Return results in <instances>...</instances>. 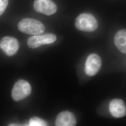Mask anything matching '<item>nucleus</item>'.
<instances>
[{"mask_svg": "<svg viewBox=\"0 0 126 126\" xmlns=\"http://www.w3.org/2000/svg\"><path fill=\"white\" fill-rule=\"evenodd\" d=\"M20 32L33 36L43 34L45 31L44 25L40 21L32 18H25L22 20L18 25Z\"/></svg>", "mask_w": 126, "mask_h": 126, "instance_id": "nucleus-1", "label": "nucleus"}, {"mask_svg": "<svg viewBox=\"0 0 126 126\" xmlns=\"http://www.w3.org/2000/svg\"><path fill=\"white\" fill-rule=\"evenodd\" d=\"M75 27L80 31L93 32L98 27V23L94 16L90 13H82L76 19Z\"/></svg>", "mask_w": 126, "mask_h": 126, "instance_id": "nucleus-2", "label": "nucleus"}, {"mask_svg": "<svg viewBox=\"0 0 126 126\" xmlns=\"http://www.w3.org/2000/svg\"><path fill=\"white\" fill-rule=\"evenodd\" d=\"M31 91L32 87L30 83L25 80L20 79L15 83L12 90L11 95L15 101H18L29 96Z\"/></svg>", "mask_w": 126, "mask_h": 126, "instance_id": "nucleus-3", "label": "nucleus"}, {"mask_svg": "<svg viewBox=\"0 0 126 126\" xmlns=\"http://www.w3.org/2000/svg\"><path fill=\"white\" fill-rule=\"evenodd\" d=\"M57 39V37L53 34H48L44 35H35L30 37L27 40L28 46L35 49L41 45L50 44L54 43Z\"/></svg>", "mask_w": 126, "mask_h": 126, "instance_id": "nucleus-4", "label": "nucleus"}, {"mask_svg": "<svg viewBox=\"0 0 126 126\" xmlns=\"http://www.w3.org/2000/svg\"><path fill=\"white\" fill-rule=\"evenodd\" d=\"M102 65V61L97 54H90L86 60L85 72L89 76H93L99 72Z\"/></svg>", "mask_w": 126, "mask_h": 126, "instance_id": "nucleus-5", "label": "nucleus"}, {"mask_svg": "<svg viewBox=\"0 0 126 126\" xmlns=\"http://www.w3.org/2000/svg\"><path fill=\"white\" fill-rule=\"evenodd\" d=\"M19 48V44L18 40L14 37L5 36L0 41V48L9 57L16 54Z\"/></svg>", "mask_w": 126, "mask_h": 126, "instance_id": "nucleus-6", "label": "nucleus"}, {"mask_svg": "<svg viewBox=\"0 0 126 126\" xmlns=\"http://www.w3.org/2000/svg\"><path fill=\"white\" fill-rule=\"evenodd\" d=\"M34 9L38 13L50 16L56 12L57 7L51 0H35Z\"/></svg>", "mask_w": 126, "mask_h": 126, "instance_id": "nucleus-7", "label": "nucleus"}, {"mask_svg": "<svg viewBox=\"0 0 126 126\" xmlns=\"http://www.w3.org/2000/svg\"><path fill=\"white\" fill-rule=\"evenodd\" d=\"M109 111L115 118L124 117L126 114V105L121 99H114L111 101L109 106Z\"/></svg>", "mask_w": 126, "mask_h": 126, "instance_id": "nucleus-8", "label": "nucleus"}, {"mask_svg": "<svg viewBox=\"0 0 126 126\" xmlns=\"http://www.w3.org/2000/svg\"><path fill=\"white\" fill-rule=\"evenodd\" d=\"M76 123V119L74 115L68 111L59 113L55 122L57 126H74Z\"/></svg>", "mask_w": 126, "mask_h": 126, "instance_id": "nucleus-9", "label": "nucleus"}, {"mask_svg": "<svg viewBox=\"0 0 126 126\" xmlns=\"http://www.w3.org/2000/svg\"><path fill=\"white\" fill-rule=\"evenodd\" d=\"M114 42L118 49L126 54V30L122 29L117 32L114 37Z\"/></svg>", "mask_w": 126, "mask_h": 126, "instance_id": "nucleus-10", "label": "nucleus"}, {"mask_svg": "<svg viewBox=\"0 0 126 126\" xmlns=\"http://www.w3.org/2000/svg\"><path fill=\"white\" fill-rule=\"evenodd\" d=\"M47 125V123L45 121L37 117L31 118L29 124V126H45Z\"/></svg>", "mask_w": 126, "mask_h": 126, "instance_id": "nucleus-11", "label": "nucleus"}, {"mask_svg": "<svg viewBox=\"0 0 126 126\" xmlns=\"http://www.w3.org/2000/svg\"><path fill=\"white\" fill-rule=\"evenodd\" d=\"M8 0H0V16L4 13L8 5Z\"/></svg>", "mask_w": 126, "mask_h": 126, "instance_id": "nucleus-12", "label": "nucleus"}, {"mask_svg": "<svg viewBox=\"0 0 126 126\" xmlns=\"http://www.w3.org/2000/svg\"><path fill=\"white\" fill-rule=\"evenodd\" d=\"M9 126H21L20 125H18L17 124H10V125H9Z\"/></svg>", "mask_w": 126, "mask_h": 126, "instance_id": "nucleus-13", "label": "nucleus"}]
</instances>
